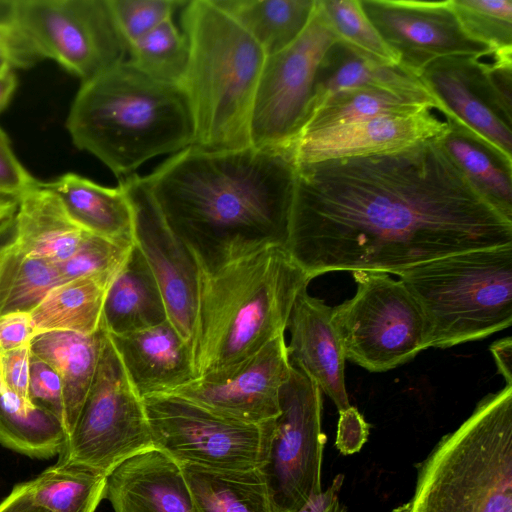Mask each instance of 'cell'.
<instances>
[{"label": "cell", "instance_id": "1", "mask_svg": "<svg viewBox=\"0 0 512 512\" xmlns=\"http://www.w3.org/2000/svg\"><path fill=\"white\" fill-rule=\"evenodd\" d=\"M512 243V221L466 178L439 137L384 154L297 163L284 248L312 278L402 271Z\"/></svg>", "mask_w": 512, "mask_h": 512}, {"label": "cell", "instance_id": "2", "mask_svg": "<svg viewBox=\"0 0 512 512\" xmlns=\"http://www.w3.org/2000/svg\"><path fill=\"white\" fill-rule=\"evenodd\" d=\"M296 172L294 145L190 146L144 179L198 269L210 270L265 245L285 246Z\"/></svg>", "mask_w": 512, "mask_h": 512}, {"label": "cell", "instance_id": "3", "mask_svg": "<svg viewBox=\"0 0 512 512\" xmlns=\"http://www.w3.org/2000/svg\"><path fill=\"white\" fill-rule=\"evenodd\" d=\"M198 271L192 340L196 379L229 374L284 334L296 297L313 279L278 244Z\"/></svg>", "mask_w": 512, "mask_h": 512}, {"label": "cell", "instance_id": "4", "mask_svg": "<svg viewBox=\"0 0 512 512\" xmlns=\"http://www.w3.org/2000/svg\"><path fill=\"white\" fill-rule=\"evenodd\" d=\"M66 127L78 149L97 157L117 176L195 141L184 88L156 81L128 60L82 83Z\"/></svg>", "mask_w": 512, "mask_h": 512}, {"label": "cell", "instance_id": "5", "mask_svg": "<svg viewBox=\"0 0 512 512\" xmlns=\"http://www.w3.org/2000/svg\"><path fill=\"white\" fill-rule=\"evenodd\" d=\"M189 65L182 87L206 151L250 146V118L266 54L212 0L188 1L182 14Z\"/></svg>", "mask_w": 512, "mask_h": 512}, {"label": "cell", "instance_id": "6", "mask_svg": "<svg viewBox=\"0 0 512 512\" xmlns=\"http://www.w3.org/2000/svg\"><path fill=\"white\" fill-rule=\"evenodd\" d=\"M416 469L413 494L392 512H512V385L485 396Z\"/></svg>", "mask_w": 512, "mask_h": 512}, {"label": "cell", "instance_id": "7", "mask_svg": "<svg viewBox=\"0 0 512 512\" xmlns=\"http://www.w3.org/2000/svg\"><path fill=\"white\" fill-rule=\"evenodd\" d=\"M398 276L423 314L426 349L483 339L512 324V243L423 262Z\"/></svg>", "mask_w": 512, "mask_h": 512}, {"label": "cell", "instance_id": "8", "mask_svg": "<svg viewBox=\"0 0 512 512\" xmlns=\"http://www.w3.org/2000/svg\"><path fill=\"white\" fill-rule=\"evenodd\" d=\"M151 449L143 400L107 332L93 382L57 462L107 476L121 463Z\"/></svg>", "mask_w": 512, "mask_h": 512}, {"label": "cell", "instance_id": "9", "mask_svg": "<svg viewBox=\"0 0 512 512\" xmlns=\"http://www.w3.org/2000/svg\"><path fill=\"white\" fill-rule=\"evenodd\" d=\"M353 277L354 296L332 307L346 360L385 372L426 349L423 314L401 280L377 271H355Z\"/></svg>", "mask_w": 512, "mask_h": 512}, {"label": "cell", "instance_id": "10", "mask_svg": "<svg viewBox=\"0 0 512 512\" xmlns=\"http://www.w3.org/2000/svg\"><path fill=\"white\" fill-rule=\"evenodd\" d=\"M142 400L154 448L178 465L223 470L264 465L275 419L262 424L236 421L177 394Z\"/></svg>", "mask_w": 512, "mask_h": 512}, {"label": "cell", "instance_id": "11", "mask_svg": "<svg viewBox=\"0 0 512 512\" xmlns=\"http://www.w3.org/2000/svg\"><path fill=\"white\" fill-rule=\"evenodd\" d=\"M339 41L320 0L303 32L283 50L267 56L250 118V145H294L309 117L320 63Z\"/></svg>", "mask_w": 512, "mask_h": 512}, {"label": "cell", "instance_id": "12", "mask_svg": "<svg viewBox=\"0 0 512 512\" xmlns=\"http://www.w3.org/2000/svg\"><path fill=\"white\" fill-rule=\"evenodd\" d=\"M17 28L41 58L83 82L124 62L128 45L108 0H18Z\"/></svg>", "mask_w": 512, "mask_h": 512}, {"label": "cell", "instance_id": "13", "mask_svg": "<svg viewBox=\"0 0 512 512\" xmlns=\"http://www.w3.org/2000/svg\"><path fill=\"white\" fill-rule=\"evenodd\" d=\"M326 437L317 384L292 365L280 392L269 452L260 468L277 512H297L322 491Z\"/></svg>", "mask_w": 512, "mask_h": 512}, {"label": "cell", "instance_id": "14", "mask_svg": "<svg viewBox=\"0 0 512 512\" xmlns=\"http://www.w3.org/2000/svg\"><path fill=\"white\" fill-rule=\"evenodd\" d=\"M485 57L440 58L418 78L445 118L464 126L512 159V51Z\"/></svg>", "mask_w": 512, "mask_h": 512}, {"label": "cell", "instance_id": "15", "mask_svg": "<svg viewBox=\"0 0 512 512\" xmlns=\"http://www.w3.org/2000/svg\"><path fill=\"white\" fill-rule=\"evenodd\" d=\"M361 6L396 55L398 65L418 77L430 63L444 57H492L487 45L462 27L451 0H360Z\"/></svg>", "mask_w": 512, "mask_h": 512}, {"label": "cell", "instance_id": "16", "mask_svg": "<svg viewBox=\"0 0 512 512\" xmlns=\"http://www.w3.org/2000/svg\"><path fill=\"white\" fill-rule=\"evenodd\" d=\"M119 185L132 206L134 245L159 285L169 321L192 347L199 275L196 261L167 223L144 177L132 174Z\"/></svg>", "mask_w": 512, "mask_h": 512}, {"label": "cell", "instance_id": "17", "mask_svg": "<svg viewBox=\"0 0 512 512\" xmlns=\"http://www.w3.org/2000/svg\"><path fill=\"white\" fill-rule=\"evenodd\" d=\"M291 368L285 336L281 334L229 374L194 379L171 394L226 418L262 424L280 414V392Z\"/></svg>", "mask_w": 512, "mask_h": 512}, {"label": "cell", "instance_id": "18", "mask_svg": "<svg viewBox=\"0 0 512 512\" xmlns=\"http://www.w3.org/2000/svg\"><path fill=\"white\" fill-rule=\"evenodd\" d=\"M433 109L380 116L343 124L299 137L297 163H315L384 154L441 136L447 129Z\"/></svg>", "mask_w": 512, "mask_h": 512}, {"label": "cell", "instance_id": "19", "mask_svg": "<svg viewBox=\"0 0 512 512\" xmlns=\"http://www.w3.org/2000/svg\"><path fill=\"white\" fill-rule=\"evenodd\" d=\"M287 345L291 365L312 379L339 412L348 409L345 384V355L332 321V307L300 291L290 313Z\"/></svg>", "mask_w": 512, "mask_h": 512}, {"label": "cell", "instance_id": "20", "mask_svg": "<svg viewBox=\"0 0 512 512\" xmlns=\"http://www.w3.org/2000/svg\"><path fill=\"white\" fill-rule=\"evenodd\" d=\"M126 374L141 399L171 394L196 379L191 345L166 321L110 335Z\"/></svg>", "mask_w": 512, "mask_h": 512}, {"label": "cell", "instance_id": "21", "mask_svg": "<svg viewBox=\"0 0 512 512\" xmlns=\"http://www.w3.org/2000/svg\"><path fill=\"white\" fill-rule=\"evenodd\" d=\"M104 498L114 512H193L180 466L155 448L112 470Z\"/></svg>", "mask_w": 512, "mask_h": 512}, {"label": "cell", "instance_id": "22", "mask_svg": "<svg viewBox=\"0 0 512 512\" xmlns=\"http://www.w3.org/2000/svg\"><path fill=\"white\" fill-rule=\"evenodd\" d=\"M361 88L382 89L413 97L437 109L435 100L417 76L399 65L376 63L338 41L326 52L318 68L308 120L333 95Z\"/></svg>", "mask_w": 512, "mask_h": 512}, {"label": "cell", "instance_id": "23", "mask_svg": "<svg viewBox=\"0 0 512 512\" xmlns=\"http://www.w3.org/2000/svg\"><path fill=\"white\" fill-rule=\"evenodd\" d=\"M107 331L93 334L70 331L36 333L30 341L33 355L59 375L64 398V429L71 431L93 382Z\"/></svg>", "mask_w": 512, "mask_h": 512}, {"label": "cell", "instance_id": "24", "mask_svg": "<svg viewBox=\"0 0 512 512\" xmlns=\"http://www.w3.org/2000/svg\"><path fill=\"white\" fill-rule=\"evenodd\" d=\"M69 218L82 230L125 244H134V215L124 189L103 187L75 173L44 183Z\"/></svg>", "mask_w": 512, "mask_h": 512}, {"label": "cell", "instance_id": "25", "mask_svg": "<svg viewBox=\"0 0 512 512\" xmlns=\"http://www.w3.org/2000/svg\"><path fill=\"white\" fill-rule=\"evenodd\" d=\"M167 319L159 285L134 245L107 288L102 326L110 335H122L158 325Z\"/></svg>", "mask_w": 512, "mask_h": 512}, {"label": "cell", "instance_id": "26", "mask_svg": "<svg viewBox=\"0 0 512 512\" xmlns=\"http://www.w3.org/2000/svg\"><path fill=\"white\" fill-rule=\"evenodd\" d=\"M15 226V243L22 251L55 264L72 256L86 233L42 182L18 198Z\"/></svg>", "mask_w": 512, "mask_h": 512}, {"label": "cell", "instance_id": "27", "mask_svg": "<svg viewBox=\"0 0 512 512\" xmlns=\"http://www.w3.org/2000/svg\"><path fill=\"white\" fill-rule=\"evenodd\" d=\"M179 466L193 512H277L260 468L223 470Z\"/></svg>", "mask_w": 512, "mask_h": 512}, {"label": "cell", "instance_id": "28", "mask_svg": "<svg viewBox=\"0 0 512 512\" xmlns=\"http://www.w3.org/2000/svg\"><path fill=\"white\" fill-rule=\"evenodd\" d=\"M445 120L440 143L476 189L512 221V159L464 126Z\"/></svg>", "mask_w": 512, "mask_h": 512}, {"label": "cell", "instance_id": "29", "mask_svg": "<svg viewBox=\"0 0 512 512\" xmlns=\"http://www.w3.org/2000/svg\"><path fill=\"white\" fill-rule=\"evenodd\" d=\"M317 0H212L262 48L266 56L289 46L303 32Z\"/></svg>", "mask_w": 512, "mask_h": 512}, {"label": "cell", "instance_id": "30", "mask_svg": "<svg viewBox=\"0 0 512 512\" xmlns=\"http://www.w3.org/2000/svg\"><path fill=\"white\" fill-rule=\"evenodd\" d=\"M108 286V282L95 277L58 284L30 312L35 334L97 332L102 327V308Z\"/></svg>", "mask_w": 512, "mask_h": 512}, {"label": "cell", "instance_id": "31", "mask_svg": "<svg viewBox=\"0 0 512 512\" xmlns=\"http://www.w3.org/2000/svg\"><path fill=\"white\" fill-rule=\"evenodd\" d=\"M64 427L53 414L19 396L0 381V442L31 457H52L62 449Z\"/></svg>", "mask_w": 512, "mask_h": 512}, {"label": "cell", "instance_id": "32", "mask_svg": "<svg viewBox=\"0 0 512 512\" xmlns=\"http://www.w3.org/2000/svg\"><path fill=\"white\" fill-rule=\"evenodd\" d=\"M424 109L434 108L425 101L382 89L361 88L342 91L329 98L310 117L299 137L356 121L411 114Z\"/></svg>", "mask_w": 512, "mask_h": 512}, {"label": "cell", "instance_id": "33", "mask_svg": "<svg viewBox=\"0 0 512 512\" xmlns=\"http://www.w3.org/2000/svg\"><path fill=\"white\" fill-rule=\"evenodd\" d=\"M105 475L56 463L27 482L33 500L49 512H95L105 497Z\"/></svg>", "mask_w": 512, "mask_h": 512}, {"label": "cell", "instance_id": "34", "mask_svg": "<svg viewBox=\"0 0 512 512\" xmlns=\"http://www.w3.org/2000/svg\"><path fill=\"white\" fill-rule=\"evenodd\" d=\"M60 283L55 263L29 256L14 241L0 253V316L30 313Z\"/></svg>", "mask_w": 512, "mask_h": 512}, {"label": "cell", "instance_id": "35", "mask_svg": "<svg viewBox=\"0 0 512 512\" xmlns=\"http://www.w3.org/2000/svg\"><path fill=\"white\" fill-rule=\"evenodd\" d=\"M131 62L152 79L182 86L190 48L185 35L169 19L128 46Z\"/></svg>", "mask_w": 512, "mask_h": 512}, {"label": "cell", "instance_id": "36", "mask_svg": "<svg viewBox=\"0 0 512 512\" xmlns=\"http://www.w3.org/2000/svg\"><path fill=\"white\" fill-rule=\"evenodd\" d=\"M339 41L358 54L383 65L396 66V55L383 41L360 0H320Z\"/></svg>", "mask_w": 512, "mask_h": 512}, {"label": "cell", "instance_id": "37", "mask_svg": "<svg viewBox=\"0 0 512 512\" xmlns=\"http://www.w3.org/2000/svg\"><path fill=\"white\" fill-rule=\"evenodd\" d=\"M462 27L494 53L512 51V0H451Z\"/></svg>", "mask_w": 512, "mask_h": 512}, {"label": "cell", "instance_id": "38", "mask_svg": "<svg viewBox=\"0 0 512 512\" xmlns=\"http://www.w3.org/2000/svg\"><path fill=\"white\" fill-rule=\"evenodd\" d=\"M133 246L86 232L73 255L55 265L62 283L95 277L110 284Z\"/></svg>", "mask_w": 512, "mask_h": 512}, {"label": "cell", "instance_id": "39", "mask_svg": "<svg viewBox=\"0 0 512 512\" xmlns=\"http://www.w3.org/2000/svg\"><path fill=\"white\" fill-rule=\"evenodd\" d=\"M116 25L129 46L153 29L172 19V14L187 1L108 0Z\"/></svg>", "mask_w": 512, "mask_h": 512}, {"label": "cell", "instance_id": "40", "mask_svg": "<svg viewBox=\"0 0 512 512\" xmlns=\"http://www.w3.org/2000/svg\"><path fill=\"white\" fill-rule=\"evenodd\" d=\"M28 396L32 403L57 417L64 427V398L60 377L49 364L32 353Z\"/></svg>", "mask_w": 512, "mask_h": 512}, {"label": "cell", "instance_id": "41", "mask_svg": "<svg viewBox=\"0 0 512 512\" xmlns=\"http://www.w3.org/2000/svg\"><path fill=\"white\" fill-rule=\"evenodd\" d=\"M38 182L21 165L0 128V196L18 199Z\"/></svg>", "mask_w": 512, "mask_h": 512}, {"label": "cell", "instance_id": "42", "mask_svg": "<svg viewBox=\"0 0 512 512\" xmlns=\"http://www.w3.org/2000/svg\"><path fill=\"white\" fill-rule=\"evenodd\" d=\"M30 357V345L0 354V381L28 400Z\"/></svg>", "mask_w": 512, "mask_h": 512}, {"label": "cell", "instance_id": "43", "mask_svg": "<svg viewBox=\"0 0 512 512\" xmlns=\"http://www.w3.org/2000/svg\"><path fill=\"white\" fill-rule=\"evenodd\" d=\"M368 435L369 425L355 407L350 406L339 412L335 445L342 454L351 455L360 451Z\"/></svg>", "mask_w": 512, "mask_h": 512}, {"label": "cell", "instance_id": "44", "mask_svg": "<svg viewBox=\"0 0 512 512\" xmlns=\"http://www.w3.org/2000/svg\"><path fill=\"white\" fill-rule=\"evenodd\" d=\"M34 334L30 313L0 316V354L29 345Z\"/></svg>", "mask_w": 512, "mask_h": 512}, {"label": "cell", "instance_id": "45", "mask_svg": "<svg viewBox=\"0 0 512 512\" xmlns=\"http://www.w3.org/2000/svg\"><path fill=\"white\" fill-rule=\"evenodd\" d=\"M0 49L9 55L14 67H29L42 59L19 29L0 28Z\"/></svg>", "mask_w": 512, "mask_h": 512}, {"label": "cell", "instance_id": "46", "mask_svg": "<svg viewBox=\"0 0 512 512\" xmlns=\"http://www.w3.org/2000/svg\"><path fill=\"white\" fill-rule=\"evenodd\" d=\"M343 480L344 476L338 474L327 489L322 490L297 512H346L339 498Z\"/></svg>", "mask_w": 512, "mask_h": 512}, {"label": "cell", "instance_id": "47", "mask_svg": "<svg viewBox=\"0 0 512 512\" xmlns=\"http://www.w3.org/2000/svg\"><path fill=\"white\" fill-rule=\"evenodd\" d=\"M0 512H49L32 498L27 482L16 485L0 503Z\"/></svg>", "mask_w": 512, "mask_h": 512}, {"label": "cell", "instance_id": "48", "mask_svg": "<svg viewBox=\"0 0 512 512\" xmlns=\"http://www.w3.org/2000/svg\"><path fill=\"white\" fill-rule=\"evenodd\" d=\"M498 372L504 377L506 385H512V339L510 336L500 339L490 346Z\"/></svg>", "mask_w": 512, "mask_h": 512}, {"label": "cell", "instance_id": "49", "mask_svg": "<svg viewBox=\"0 0 512 512\" xmlns=\"http://www.w3.org/2000/svg\"><path fill=\"white\" fill-rule=\"evenodd\" d=\"M17 86V78L13 68L0 73V113L8 105Z\"/></svg>", "mask_w": 512, "mask_h": 512}, {"label": "cell", "instance_id": "50", "mask_svg": "<svg viewBox=\"0 0 512 512\" xmlns=\"http://www.w3.org/2000/svg\"><path fill=\"white\" fill-rule=\"evenodd\" d=\"M18 0H0V28H17Z\"/></svg>", "mask_w": 512, "mask_h": 512}, {"label": "cell", "instance_id": "51", "mask_svg": "<svg viewBox=\"0 0 512 512\" xmlns=\"http://www.w3.org/2000/svg\"><path fill=\"white\" fill-rule=\"evenodd\" d=\"M16 239L15 216L0 226V253Z\"/></svg>", "mask_w": 512, "mask_h": 512}, {"label": "cell", "instance_id": "52", "mask_svg": "<svg viewBox=\"0 0 512 512\" xmlns=\"http://www.w3.org/2000/svg\"><path fill=\"white\" fill-rule=\"evenodd\" d=\"M17 208L18 199L0 196V226L16 215Z\"/></svg>", "mask_w": 512, "mask_h": 512}, {"label": "cell", "instance_id": "53", "mask_svg": "<svg viewBox=\"0 0 512 512\" xmlns=\"http://www.w3.org/2000/svg\"><path fill=\"white\" fill-rule=\"evenodd\" d=\"M12 61L9 57V55L0 49V73L13 68Z\"/></svg>", "mask_w": 512, "mask_h": 512}]
</instances>
